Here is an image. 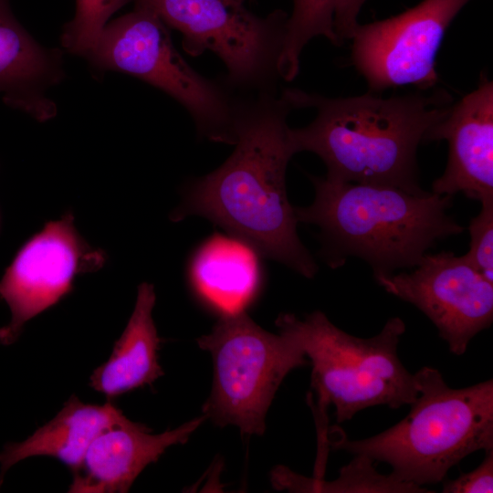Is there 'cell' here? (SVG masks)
I'll use <instances>...</instances> for the list:
<instances>
[{"mask_svg":"<svg viewBox=\"0 0 493 493\" xmlns=\"http://www.w3.org/2000/svg\"><path fill=\"white\" fill-rule=\"evenodd\" d=\"M63 78L61 53L38 45L0 0V92L11 107L38 121L56 114L46 89Z\"/></svg>","mask_w":493,"mask_h":493,"instance_id":"obj_14","label":"cell"},{"mask_svg":"<svg viewBox=\"0 0 493 493\" xmlns=\"http://www.w3.org/2000/svg\"><path fill=\"white\" fill-rule=\"evenodd\" d=\"M425 91V90H424ZM382 98L371 91L327 98L299 89L285 90L296 109L314 108L306 127L289 129L295 153L311 152L337 181L384 184L421 195L417 147L448 111L451 95L443 89Z\"/></svg>","mask_w":493,"mask_h":493,"instance_id":"obj_2","label":"cell"},{"mask_svg":"<svg viewBox=\"0 0 493 493\" xmlns=\"http://www.w3.org/2000/svg\"><path fill=\"white\" fill-rule=\"evenodd\" d=\"M482 462L472 471L461 474L451 480H444V493H492L493 448L484 451Z\"/></svg>","mask_w":493,"mask_h":493,"instance_id":"obj_22","label":"cell"},{"mask_svg":"<svg viewBox=\"0 0 493 493\" xmlns=\"http://www.w3.org/2000/svg\"><path fill=\"white\" fill-rule=\"evenodd\" d=\"M168 28L155 14L135 6L106 26L87 58L99 69L125 72L162 89L189 111L200 134L235 144L239 104L191 68Z\"/></svg>","mask_w":493,"mask_h":493,"instance_id":"obj_7","label":"cell"},{"mask_svg":"<svg viewBox=\"0 0 493 493\" xmlns=\"http://www.w3.org/2000/svg\"><path fill=\"white\" fill-rule=\"evenodd\" d=\"M205 419L203 414L158 435L150 434V429L140 423L103 431L73 472L68 491L128 492L149 464L156 462L170 446L186 443Z\"/></svg>","mask_w":493,"mask_h":493,"instance_id":"obj_13","label":"cell"},{"mask_svg":"<svg viewBox=\"0 0 493 493\" xmlns=\"http://www.w3.org/2000/svg\"><path fill=\"white\" fill-rule=\"evenodd\" d=\"M276 325L309 359L311 388L317 394L319 411L333 405L338 424L363 409L376 405L398 409L417 397L414 374L398 356V344L405 331L401 318L389 319L370 338L345 332L320 310L303 319L280 314Z\"/></svg>","mask_w":493,"mask_h":493,"instance_id":"obj_5","label":"cell"},{"mask_svg":"<svg viewBox=\"0 0 493 493\" xmlns=\"http://www.w3.org/2000/svg\"><path fill=\"white\" fill-rule=\"evenodd\" d=\"M134 423L110 402L85 404L71 395L58 414L32 435L22 442L5 446L0 453V484L9 467L30 456L55 457L73 473L80 467L90 444L100 434L114 426Z\"/></svg>","mask_w":493,"mask_h":493,"instance_id":"obj_15","label":"cell"},{"mask_svg":"<svg viewBox=\"0 0 493 493\" xmlns=\"http://www.w3.org/2000/svg\"><path fill=\"white\" fill-rule=\"evenodd\" d=\"M479 213L470 220V248L464 256L493 283V200L480 203Z\"/></svg>","mask_w":493,"mask_h":493,"instance_id":"obj_21","label":"cell"},{"mask_svg":"<svg viewBox=\"0 0 493 493\" xmlns=\"http://www.w3.org/2000/svg\"><path fill=\"white\" fill-rule=\"evenodd\" d=\"M311 205L294 207L298 222L316 225L330 266L348 256L370 264L373 276L414 267L438 240L464 227L447 214L452 196L416 195L401 188L310 176Z\"/></svg>","mask_w":493,"mask_h":493,"instance_id":"obj_3","label":"cell"},{"mask_svg":"<svg viewBox=\"0 0 493 493\" xmlns=\"http://www.w3.org/2000/svg\"><path fill=\"white\" fill-rule=\"evenodd\" d=\"M366 0H340L333 16V28L340 45L351 39L359 25L357 16Z\"/></svg>","mask_w":493,"mask_h":493,"instance_id":"obj_23","label":"cell"},{"mask_svg":"<svg viewBox=\"0 0 493 493\" xmlns=\"http://www.w3.org/2000/svg\"><path fill=\"white\" fill-rule=\"evenodd\" d=\"M135 6L155 14L183 35L191 56L211 51L220 58L233 85L263 88L279 77L288 15L276 10L267 16L228 0H134Z\"/></svg>","mask_w":493,"mask_h":493,"instance_id":"obj_8","label":"cell"},{"mask_svg":"<svg viewBox=\"0 0 493 493\" xmlns=\"http://www.w3.org/2000/svg\"><path fill=\"white\" fill-rule=\"evenodd\" d=\"M272 483L278 489L296 492L336 493H425L433 492L426 488L404 483L393 475L378 473L373 461L363 456H354L348 465L342 467L334 481L321 477L309 478L295 474L285 467L275 468Z\"/></svg>","mask_w":493,"mask_h":493,"instance_id":"obj_18","label":"cell"},{"mask_svg":"<svg viewBox=\"0 0 493 493\" xmlns=\"http://www.w3.org/2000/svg\"><path fill=\"white\" fill-rule=\"evenodd\" d=\"M414 374L418 395L404 419L371 437L341 435L331 446L386 463L400 481L425 488L468 455L493 448V380L452 388L433 367Z\"/></svg>","mask_w":493,"mask_h":493,"instance_id":"obj_4","label":"cell"},{"mask_svg":"<svg viewBox=\"0 0 493 493\" xmlns=\"http://www.w3.org/2000/svg\"><path fill=\"white\" fill-rule=\"evenodd\" d=\"M470 0H423L404 13L358 25L351 38V62L371 90L437 82L435 58L446 31Z\"/></svg>","mask_w":493,"mask_h":493,"instance_id":"obj_9","label":"cell"},{"mask_svg":"<svg viewBox=\"0 0 493 493\" xmlns=\"http://www.w3.org/2000/svg\"><path fill=\"white\" fill-rule=\"evenodd\" d=\"M257 255L241 241L215 234L193 257L189 271L192 285L221 314L243 310L260 282Z\"/></svg>","mask_w":493,"mask_h":493,"instance_id":"obj_17","label":"cell"},{"mask_svg":"<svg viewBox=\"0 0 493 493\" xmlns=\"http://www.w3.org/2000/svg\"><path fill=\"white\" fill-rule=\"evenodd\" d=\"M214 363V380L203 414L219 426H236L244 435L265 431L267 410L292 370L309 364L288 334H274L245 311L221 314L208 334L197 340Z\"/></svg>","mask_w":493,"mask_h":493,"instance_id":"obj_6","label":"cell"},{"mask_svg":"<svg viewBox=\"0 0 493 493\" xmlns=\"http://www.w3.org/2000/svg\"><path fill=\"white\" fill-rule=\"evenodd\" d=\"M293 110L284 91L280 97L261 91L240 104L234 152L190 185L171 218H207L257 255L311 278L318 266L298 236L286 189L287 166L295 154L287 123Z\"/></svg>","mask_w":493,"mask_h":493,"instance_id":"obj_1","label":"cell"},{"mask_svg":"<svg viewBox=\"0 0 493 493\" xmlns=\"http://www.w3.org/2000/svg\"><path fill=\"white\" fill-rule=\"evenodd\" d=\"M374 278L386 292L421 310L457 356L493 321V283L464 255L426 253L411 272Z\"/></svg>","mask_w":493,"mask_h":493,"instance_id":"obj_10","label":"cell"},{"mask_svg":"<svg viewBox=\"0 0 493 493\" xmlns=\"http://www.w3.org/2000/svg\"><path fill=\"white\" fill-rule=\"evenodd\" d=\"M446 140L448 159L432 192L463 193L480 203L493 200V82L481 76L477 88L451 104L425 142Z\"/></svg>","mask_w":493,"mask_h":493,"instance_id":"obj_12","label":"cell"},{"mask_svg":"<svg viewBox=\"0 0 493 493\" xmlns=\"http://www.w3.org/2000/svg\"><path fill=\"white\" fill-rule=\"evenodd\" d=\"M130 0H76L73 19L65 26L63 47L69 52L88 57L109 18Z\"/></svg>","mask_w":493,"mask_h":493,"instance_id":"obj_20","label":"cell"},{"mask_svg":"<svg viewBox=\"0 0 493 493\" xmlns=\"http://www.w3.org/2000/svg\"><path fill=\"white\" fill-rule=\"evenodd\" d=\"M153 286L142 283L132 314L115 341L108 361L96 368L89 386L109 400L134 389L152 385L163 375L158 362L162 340L152 320Z\"/></svg>","mask_w":493,"mask_h":493,"instance_id":"obj_16","label":"cell"},{"mask_svg":"<svg viewBox=\"0 0 493 493\" xmlns=\"http://www.w3.org/2000/svg\"><path fill=\"white\" fill-rule=\"evenodd\" d=\"M340 0H293V10L286 23V31L278 62L279 77L292 80L299 70L304 47L313 37L323 36L331 43L340 42L333 28V16Z\"/></svg>","mask_w":493,"mask_h":493,"instance_id":"obj_19","label":"cell"},{"mask_svg":"<svg viewBox=\"0 0 493 493\" xmlns=\"http://www.w3.org/2000/svg\"><path fill=\"white\" fill-rule=\"evenodd\" d=\"M104 261V253L79 235L71 213L48 223L22 247L0 280V299L11 310L10 322L0 328V343L12 344L29 320L71 291L76 275L95 271Z\"/></svg>","mask_w":493,"mask_h":493,"instance_id":"obj_11","label":"cell"},{"mask_svg":"<svg viewBox=\"0 0 493 493\" xmlns=\"http://www.w3.org/2000/svg\"><path fill=\"white\" fill-rule=\"evenodd\" d=\"M228 1H230L232 3H235V4L243 5L244 0H228Z\"/></svg>","mask_w":493,"mask_h":493,"instance_id":"obj_24","label":"cell"}]
</instances>
